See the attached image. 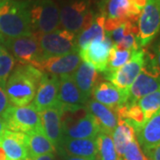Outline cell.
I'll list each match as a JSON object with an SVG mask.
<instances>
[{
    "mask_svg": "<svg viewBox=\"0 0 160 160\" xmlns=\"http://www.w3.org/2000/svg\"><path fill=\"white\" fill-rule=\"evenodd\" d=\"M44 73L31 65H21L8 78L5 91L14 106L29 105L34 100L38 86Z\"/></svg>",
    "mask_w": 160,
    "mask_h": 160,
    "instance_id": "obj_1",
    "label": "cell"
},
{
    "mask_svg": "<svg viewBox=\"0 0 160 160\" xmlns=\"http://www.w3.org/2000/svg\"><path fill=\"white\" fill-rule=\"evenodd\" d=\"M26 2L2 0L0 3V33L4 38L32 34L29 12Z\"/></svg>",
    "mask_w": 160,
    "mask_h": 160,
    "instance_id": "obj_2",
    "label": "cell"
},
{
    "mask_svg": "<svg viewBox=\"0 0 160 160\" xmlns=\"http://www.w3.org/2000/svg\"><path fill=\"white\" fill-rule=\"evenodd\" d=\"M159 89L160 67L155 55L145 51L142 69L129 89L126 103H137L142 97Z\"/></svg>",
    "mask_w": 160,
    "mask_h": 160,
    "instance_id": "obj_3",
    "label": "cell"
},
{
    "mask_svg": "<svg viewBox=\"0 0 160 160\" xmlns=\"http://www.w3.org/2000/svg\"><path fill=\"white\" fill-rule=\"evenodd\" d=\"M94 16L89 0H74L60 11V21L64 29L77 36L91 26Z\"/></svg>",
    "mask_w": 160,
    "mask_h": 160,
    "instance_id": "obj_4",
    "label": "cell"
},
{
    "mask_svg": "<svg viewBox=\"0 0 160 160\" xmlns=\"http://www.w3.org/2000/svg\"><path fill=\"white\" fill-rule=\"evenodd\" d=\"M29 12L31 29L37 36L55 31L61 24L60 10L52 0H37Z\"/></svg>",
    "mask_w": 160,
    "mask_h": 160,
    "instance_id": "obj_5",
    "label": "cell"
},
{
    "mask_svg": "<svg viewBox=\"0 0 160 160\" xmlns=\"http://www.w3.org/2000/svg\"><path fill=\"white\" fill-rule=\"evenodd\" d=\"M2 117L9 131L29 133L43 130L40 112L36 109L32 103L22 107L10 105Z\"/></svg>",
    "mask_w": 160,
    "mask_h": 160,
    "instance_id": "obj_6",
    "label": "cell"
},
{
    "mask_svg": "<svg viewBox=\"0 0 160 160\" xmlns=\"http://www.w3.org/2000/svg\"><path fill=\"white\" fill-rule=\"evenodd\" d=\"M4 46L21 65L36 67L43 57L38 39L33 33L14 38H6Z\"/></svg>",
    "mask_w": 160,
    "mask_h": 160,
    "instance_id": "obj_7",
    "label": "cell"
},
{
    "mask_svg": "<svg viewBox=\"0 0 160 160\" xmlns=\"http://www.w3.org/2000/svg\"><path fill=\"white\" fill-rule=\"evenodd\" d=\"M37 38L42 52V59L61 56L78 51L77 46V35L64 29H57L47 34L38 35Z\"/></svg>",
    "mask_w": 160,
    "mask_h": 160,
    "instance_id": "obj_8",
    "label": "cell"
},
{
    "mask_svg": "<svg viewBox=\"0 0 160 160\" xmlns=\"http://www.w3.org/2000/svg\"><path fill=\"white\" fill-rule=\"evenodd\" d=\"M137 22L136 40L142 48L149 44L160 31V0H148Z\"/></svg>",
    "mask_w": 160,
    "mask_h": 160,
    "instance_id": "obj_9",
    "label": "cell"
},
{
    "mask_svg": "<svg viewBox=\"0 0 160 160\" xmlns=\"http://www.w3.org/2000/svg\"><path fill=\"white\" fill-rule=\"evenodd\" d=\"M145 51L139 49L132 52L131 59L123 67L110 73H104L106 79L122 92L128 94L129 89L140 74L144 63Z\"/></svg>",
    "mask_w": 160,
    "mask_h": 160,
    "instance_id": "obj_10",
    "label": "cell"
},
{
    "mask_svg": "<svg viewBox=\"0 0 160 160\" xmlns=\"http://www.w3.org/2000/svg\"><path fill=\"white\" fill-rule=\"evenodd\" d=\"M87 102L75 83L72 75L60 76V86L58 94V107L62 111L76 112L83 109Z\"/></svg>",
    "mask_w": 160,
    "mask_h": 160,
    "instance_id": "obj_11",
    "label": "cell"
},
{
    "mask_svg": "<svg viewBox=\"0 0 160 160\" xmlns=\"http://www.w3.org/2000/svg\"><path fill=\"white\" fill-rule=\"evenodd\" d=\"M113 45L111 38L106 35L104 39L94 40L86 48L78 51L79 56L84 62L88 63L100 72H104Z\"/></svg>",
    "mask_w": 160,
    "mask_h": 160,
    "instance_id": "obj_12",
    "label": "cell"
},
{
    "mask_svg": "<svg viewBox=\"0 0 160 160\" xmlns=\"http://www.w3.org/2000/svg\"><path fill=\"white\" fill-rule=\"evenodd\" d=\"M81 61L78 51H75L65 55L43 58L35 68L46 74L69 75L76 71L81 64Z\"/></svg>",
    "mask_w": 160,
    "mask_h": 160,
    "instance_id": "obj_13",
    "label": "cell"
},
{
    "mask_svg": "<svg viewBox=\"0 0 160 160\" xmlns=\"http://www.w3.org/2000/svg\"><path fill=\"white\" fill-rule=\"evenodd\" d=\"M59 86L60 78L58 76L44 73L32 103L38 112L53 107L57 108Z\"/></svg>",
    "mask_w": 160,
    "mask_h": 160,
    "instance_id": "obj_14",
    "label": "cell"
},
{
    "mask_svg": "<svg viewBox=\"0 0 160 160\" xmlns=\"http://www.w3.org/2000/svg\"><path fill=\"white\" fill-rule=\"evenodd\" d=\"M63 138L95 139L101 132L100 126L89 112L78 119L62 121Z\"/></svg>",
    "mask_w": 160,
    "mask_h": 160,
    "instance_id": "obj_15",
    "label": "cell"
},
{
    "mask_svg": "<svg viewBox=\"0 0 160 160\" xmlns=\"http://www.w3.org/2000/svg\"><path fill=\"white\" fill-rule=\"evenodd\" d=\"M62 116V111L56 107L40 112L43 131L56 149H60L63 140Z\"/></svg>",
    "mask_w": 160,
    "mask_h": 160,
    "instance_id": "obj_16",
    "label": "cell"
},
{
    "mask_svg": "<svg viewBox=\"0 0 160 160\" xmlns=\"http://www.w3.org/2000/svg\"><path fill=\"white\" fill-rule=\"evenodd\" d=\"M92 95L96 102L114 111L125 105L128 100V94L117 88L110 82L99 83L94 86Z\"/></svg>",
    "mask_w": 160,
    "mask_h": 160,
    "instance_id": "obj_17",
    "label": "cell"
},
{
    "mask_svg": "<svg viewBox=\"0 0 160 160\" xmlns=\"http://www.w3.org/2000/svg\"><path fill=\"white\" fill-rule=\"evenodd\" d=\"M0 145L8 159L25 160L28 158L26 134L23 132L6 130Z\"/></svg>",
    "mask_w": 160,
    "mask_h": 160,
    "instance_id": "obj_18",
    "label": "cell"
},
{
    "mask_svg": "<svg viewBox=\"0 0 160 160\" xmlns=\"http://www.w3.org/2000/svg\"><path fill=\"white\" fill-rule=\"evenodd\" d=\"M138 143L142 151L160 144V110L149 118L135 132Z\"/></svg>",
    "mask_w": 160,
    "mask_h": 160,
    "instance_id": "obj_19",
    "label": "cell"
},
{
    "mask_svg": "<svg viewBox=\"0 0 160 160\" xmlns=\"http://www.w3.org/2000/svg\"><path fill=\"white\" fill-rule=\"evenodd\" d=\"M59 150L63 154L95 159L97 148L95 139H68L63 138Z\"/></svg>",
    "mask_w": 160,
    "mask_h": 160,
    "instance_id": "obj_20",
    "label": "cell"
},
{
    "mask_svg": "<svg viewBox=\"0 0 160 160\" xmlns=\"http://www.w3.org/2000/svg\"><path fill=\"white\" fill-rule=\"evenodd\" d=\"M87 109L96 120L101 132L111 135L118 123L117 112L94 100L88 102Z\"/></svg>",
    "mask_w": 160,
    "mask_h": 160,
    "instance_id": "obj_21",
    "label": "cell"
},
{
    "mask_svg": "<svg viewBox=\"0 0 160 160\" xmlns=\"http://www.w3.org/2000/svg\"><path fill=\"white\" fill-rule=\"evenodd\" d=\"M76 85L86 102L92 95V90L96 86L98 72L88 63L82 62L72 75Z\"/></svg>",
    "mask_w": 160,
    "mask_h": 160,
    "instance_id": "obj_22",
    "label": "cell"
},
{
    "mask_svg": "<svg viewBox=\"0 0 160 160\" xmlns=\"http://www.w3.org/2000/svg\"><path fill=\"white\" fill-rule=\"evenodd\" d=\"M28 148V157L37 158L46 154H54L55 147L46 137L43 130L25 133Z\"/></svg>",
    "mask_w": 160,
    "mask_h": 160,
    "instance_id": "obj_23",
    "label": "cell"
},
{
    "mask_svg": "<svg viewBox=\"0 0 160 160\" xmlns=\"http://www.w3.org/2000/svg\"><path fill=\"white\" fill-rule=\"evenodd\" d=\"M106 18L104 15L98 14L94 16L92 25L77 36V46L78 51L86 48L91 42L97 39H104L106 34L104 30V23Z\"/></svg>",
    "mask_w": 160,
    "mask_h": 160,
    "instance_id": "obj_24",
    "label": "cell"
},
{
    "mask_svg": "<svg viewBox=\"0 0 160 160\" xmlns=\"http://www.w3.org/2000/svg\"><path fill=\"white\" fill-rule=\"evenodd\" d=\"M111 137L117 153L121 158L127 146L136 138V136L134 129L129 124L123 120L118 119V126L112 132Z\"/></svg>",
    "mask_w": 160,
    "mask_h": 160,
    "instance_id": "obj_25",
    "label": "cell"
},
{
    "mask_svg": "<svg viewBox=\"0 0 160 160\" xmlns=\"http://www.w3.org/2000/svg\"><path fill=\"white\" fill-rule=\"evenodd\" d=\"M118 118L129 124L135 132L146 123V118L138 103H126L117 111Z\"/></svg>",
    "mask_w": 160,
    "mask_h": 160,
    "instance_id": "obj_26",
    "label": "cell"
},
{
    "mask_svg": "<svg viewBox=\"0 0 160 160\" xmlns=\"http://www.w3.org/2000/svg\"><path fill=\"white\" fill-rule=\"evenodd\" d=\"M97 148V158L100 160H121L115 149L110 134L100 132L95 138Z\"/></svg>",
    "mask_w": 160,
    "mask_h": 160,
    "instance_id": "obj_27",
    "label": "cell"
},
{
    "mask_svg": "<svg viewBox=\"0 0 160 160\" xmlns=\"http://www.w3.org/2000/svg\"><path fill=\"white\" fill-rule=\"evenodd\" d=\"M133 52L130 50H119L113 45L110 50L106 70L103 73H110L123 67L126 62H129Z\"/></svg>",
    "mask_w": 160,
    "mask_h": 160,
    "instance_id": "obj_28",
    "label": "cell"
},
{
    "mask_svg": "<svg viewBox=\"0 0 160 160\" xmlns=\"http://www.w3.org/2000/svg\"><path fill=\"white\" fill-rule=\"evenodd\" d=\"M137 103L144 113L147 122L160 110V89L142 97Z\"/></svg>",
    "mask_w": 160,
    "mask_h": 160,
    "instance_id": "obj_29",
    "label": "cell"
},
{
    "mask_svg": "<svg viewBox=\"0 0 160 160\" xmlns=\"http://www.w3.org/2000/svg\"><path fill=\"white\" fill-rule=\"evenodd\" d=\"M15 60L11 53L5 49L0 55V86L5 88L8 78L14 68Z\"/></svg>",
    "mask_w": 160,
    "mask_h": 160,
    "instance_id": "obj_30",
    "label": "cell"
},
{
    "mask_svg": "<svg viewBox=\"0 0 160 160\" xmlns=\"http://www.w3.org/2000/svg\"><path fill=\"white\" fill-rule=\"evenodd\" d=\"M121 160H149L141 149L136 138L132 142L125 150Z\"/></svg>",
    "mask_w": 160,
    "mask_h": 160,
    "instance_id": "obj_31",
    "label": "cell"
},
{
    "mask_svg": "<svg viewBox=\"0 0 160 160\" xmlns=\"http://www.w3.org/2000/svg\"><path fill=\"white\" fill-rule=\"evenodd\" d=\"M10 106V102L6 95L5 88L0 86V116L6 111V109Z\"/></svg>",
    "mask_w": 160,
    "mask_h": 160,
    "instance_id": "obj_32",
    "label": "cell"
},
{
    "mask_svg": "<svg viewBox=\"0 0 160 160\" xmlns=\"http://www.w3.org/2000/svg\"><path fill=\"white\" fill-rule=\"evenodd\" d=\"M149 160H160V144L152 149L143 151Z\"/></svg>",
    "mask_w": 160,
    "mask_h": 160,
    "instance_id": "obj_33",
    "label": "cell"
},
{
    "mask_svg": "<svg viewBox=\"0 0 160 160\" xmlns=\"http://www.w3.org/2000/svg\"><path fill=\"white\" fill-rule=\"evenodd\" d=\"M25 160H55L54 154H46L43 156H39L37 158H27Z\"/></svg>",
    "mask_w": 160,
    "mask_h": 160,
    "instance_id": "obj_34",
    "label": "cell"
},
{
    "mask_svg": "<svg viewBox=\"0 0 160 160\" xmlns=\"http://www.w3.org/2000/svg\"><path fill=\"white\" fill-rule=\"evenodd\" d=\"M7 130V127H6V124L5 119L3 118L2 116H0V142L3 139V136L5 134V132Z\"/></svg>",
    "mask_w": 160,
    "mask_h": 160,
    "instance_id": "obj_35",
    "label": "cell"
},
{
    "mask_svg": "<svg viewBox=\"0 0 160 160\" xmlns=\"http://www.w3.org/2000/svg\"><path fill=\"white\" fill-rule=\"evenodd\" d=\"M62 160H96L92 159V158H80V157H73V156H69V155L62 154Z\"/></svg>",
    "mask_w": 160,
    "mask_h": 160,
    "instance_id": "obj_36",
    "label": "cell"
},
{
    "mask_svg": "<svg viewBox=\"0 0 160 160\" xmlns=\"http://www.w3.org/2000/svg\"><path fill=\"white\" fill-rule=\"evenodd\" d=\"M155 57L157 59L158 66L160 67V40L159 42L158 43L157 46H156V49H155Z\"/></svg>",
    "mask_w": 160,
    "mask_h": 160,
    "instance_id": "obj_37",
    "label": "cell"
},
{
    "mask_svg": "<svg viewBox=\"0 0 160 160\" xmlns=\"http://www.w3.org/2000/svg\"><path fill=\"white\" fill-rule=\"evenodd\" d=\"M0 160H8L7 157H6V152L3 149V148L1 147V145H0Z\"/></svg>",
    "mask_w": 160,
    "mask_h": 160,
    "instance_id": "obj_38",
    "label": "cell"
},
{
    "mask_svg": "<svg viewBox=\"0 0 160 160\" xmlns=\"http://www.w3.org/2000/svg\"><path fill=\"white\" fill-rule=\"evenodd\" d=\"M5 49H6L5 46H3V45H1V43H0V55H1V53L3 52V51H4Z\"/></svg>",
    "mask_w": 160,
    "mask_h": 160,
    "instance_id": "obj_39",
    "label": "cell"
},
{
    "mask_svg": "<svg viewBox=\"0 0 160 160\" xmlns=\"http://www.w3.org/2000/svg\"><path fill=\"white\" fill-rule=\"evenodd\" d=\"M4 41H5V38H4V37L2 36V34L0 33V43H4Z\"/></svg>",
    "mask_w": 160,
    "mask_h": 160,
    "instance_id": "obj_40",
    "label": "cell"
},
{
    "mask_svg": "<svg viewBox=\"0 0 160 160\" xmlns=\"http://www.w3.org/2000/svg\"><path fill=\"white\" fill-rule=\"evenodd\" d=\"M99 1H101V2H104V1H106V0H99Z\"/></svg>",
    "mask_w": 160,
    "mask_h": 160,
    "instance_id": "obj_41",
    "label": "cell"
},
{
    "mask_svg": "<svg viewBox=\"0 0 160 160\" xmlns=\"http://www.w3.org/2000/svg\"><path fill=\"white\" fill-rule=\"evenodd\" d=\"M96 160H100V159H99V158H96Z\"/></svg>",
    "mask_w": 160,
    "mask_h": 160,
    "instance_id": "obj_42",
    "label": "cell"
},
{
    "mask_svg": "<svg viewBox=\"0 0 160 160\" xmlns=\"http://www.w3.org/2000/svg\"><path fill=\"white\" fill-rule=\"evenodd\" d=\"M1 1H2V0H0V3H1Z\"/></svg>",
    "mask_w": 160,
    "mask_h": 160,
    "instance_id": "obj_43",
    "label": "cell"
},
{
    "mask_svg": "<svg viewBox=\"0 0 160 160\" xmlns=\"http://www.w3.org/2000/svg\"><path fill=\"white\" fill-rule=\"evenodd\" d=\"M8 160H10V159H8Z\"/></svg>",
    "mask_w": 160,
    "mask_h": 160,
    "instance_id": "obj_44",
    "label": "cell"
}]
</instances>
